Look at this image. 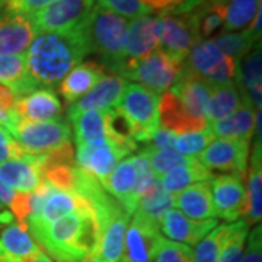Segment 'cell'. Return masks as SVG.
Returning <instances> with one entry per match:
<instances>
[{"mask_svg":"<svg viewBox=\"0 0 262 262\" xmlns=\"http://www.w3.org/2000/svg\"><path fill=\"white\" fill-rule=\"evenodd\" d=\"M88 54L82 25H79L69 32H39L29 46L25 61L29 76L39 86H54Z\"/></svg>","mask_w":262,"mask_h":262,"instance_id":"cell-1","label":"cell"},{"mask_svg":"<svg viewBox=\"0 0 262 262\" xmlns=\"http://www.w3.org/2000/svg\"><path fill=\"white\" fill-rule=\"evenodd\" d=\"M28 232L56 262H86L99 241L96 213H72Z\"/></svg>","mask_w":262,"mask_h":262,"instance_id":"cell-2","label":"cell"},{"mask_svg":"<svg viewBox=\"0 0 262 262\" xmlns=\"http://www.w3.org/2000/svg\"><path fill=\"white\" fill-rule=\"evenodd\" d=\"M127 27V19L98 5H95L83 20L82 32L89 54H99L105 70L111 72L122 58Z\"/></svg>","mask_w":262,"mask_h":262,"instance_id":"cell-3","label":"cell"},{"mask_svg":"<svg viewBox=\"0 0 262 262\" xmlns=\"http://www.w3.org/2000/svg\"><path fill=\"white\" fill-rule=\"evenodd\" d=\"M91 201L99 223V241L86 262H118L131 215L105 189Z\"/></svg>","mask_w":262,"mask_h":262,"instance_id":"cell-4","label":"cell"},{"mask_svg":"<svg viewBox=\"0 0 262 262\" xmlns=\"http://www.w3.org/2000/svg\"><path fill=\"white\" fill-rule=\"evenodd\" d=\"M159 95L153 94L137 83H127L117 110L130 125L134 141L147 143L160 127Z\"/></svg>","mask_w":262,"mask_h":262,"instance_id":"cell-5","label":"cell"},{"mask_svg":"<svg viewBox=\"0 0 262 262\" xmlns=\"http://www.w3.org/2000/svg\"><path fill=\"white\" fill-rule=\"evenodd\" d=\"M182 64L169 57L165 51L156 50L143 60L124 63L114 75L139 82L140 86L156 95H163L177 82Z\"/></svg>","mask_w":262,"mask_h":262,"instance_id":"cell-6","label":"cell"},{"mask_svg":"<svg viewBox=\"0 0 262 262\" xmlns=\"http://www.w3.org/2000/svg\"><path fill=\"white\" fill-rule=\"evenodd\" d=\"M10 134L29 155L41 156L70 141L72 130L69 121L63 118L44 122L20 120Z\"/></svg>","mask_w":262,"mask_h":262,"instance_id":"cell-7","label":"cell"},{"mask_svg":"<svg viewBox=\"0 0 262 262\" xmlns=\"http://www.w3.org/2000/svg\"><path fill=\"white\" fill-rule=\"evenodd\" d=\"M96 0H53L29 18L37 32H69L83 24Z\"/></svg>","mask_w":262,"mask_h":262,"instance_id":"cell-8","label":"cell"},{"mask_svg":"<svg viewBox=\"0 0 262 262\" xmlns=\"http://www.w3.org/2000/svg\"><path fill=\"white\" fill-rule=\"evenodd\" d=\"M163 239L159 226L134 211L118 262H153Z\"/></svg>","mask_w":262,"mask_h":262,"instance_id":"cell-9","label":"cell"},{"mask_svg":"<svg viewBox=\"0 0 262 262\" xmlns=\"http://www.w3.org/2000/svg\"><path fill=\"white\" fill-rule=\"evenodd\" d=\"M159 18L156 16H139L131 20L127 27L125 42L122 50V58L113 67V73L124 63H134L159 50Z\"/></svg>","mask_w":262,"mask_h":262,"instance_id":"cell-10","label":"cell"},{"mask_svg":"<svg viewBox=\"0 0 262 262\" xmlns=\"http://www.w3.org/2000/svg\"><path fill=\"white\" fill-rule=\"evenodd\" d=\"M211 196L215 215L229 223L245 217L246 213V189L244 178L236 173H225L211 179Z\"/></svg>","mask_w":262,"mask_h":262,"instance_id":"cell-11","label":"cell"},{"mask_svg":"<svg viewBox=\"0 0 262 262\" xmlns=\"http://www.w3.org/2000/svg\"><path fill=\"white\" fill-rule=\"evenodd\" d=\"M249 143L229 139L213 140L196 158L208 170H223L244 178L248 169Z\"/></svg>","mask_w":262,"mask_h":262,"instance_id":"cell-12","label":"cell"},{"mask_svg":"<svg viewBox=\"0 0 262 262\" xmlns=\"http://www.w3.org/2000/svg\"><path fill=\"white\" fill-rule=\"evenodd\" d=\"M72 213H95L94 203L80 194L53 187L39 208V213L27 220V227L28 230L38 229Z\"/></svg>","mask_w":262,"mask_h":262,"instance_id":"cell-13","label":"cell"},{"mask_svg":"<svg viewBox=\"0 0 262 262\" xmlns=\"http://www.w3.org/2000/svg\"><path fill=\"white\" fill-rule=\"evenodd\" d=\"M159 39L162 51L184 64L196 41L187 13H163L159 16Z\"/></svg>","mask_w":262,"mask_h":262,"instance_id":"cell-14","label":"cell"},{"mask_svg":"<svg viewBox=\"0 0 262 262\" xmlns=\"http://www.w3.org/2000/svg\"><path fill=\"white\" fill-rule=\"evenodd\" d=\"M127 86V80L117 75L106 73L99 79V82L94 88L77 99L75 103L69 105L67 115L69 118H73L79 114L94 110H113L117 108L121 101L122 92Z\"/></svg>","mask_w":262,"mask_h":262,"instance_id":"cell-15","label":"cell"},{"mask_svg":"<svg viewBox=\"0 0 262 262\" xmlns=\"http://www.w3.org/2000/svg\"><path fill=\"white\" fill-rule=\"evenodd\" d=\"M234 84L239 89L244 105L261 110L262 103V50L258 41L252 50L237 61Z\"/></svg>","mask_w":262,"mask_h":262,"instance_id":"cell-16","label":"cell"},{"mask_svg":"<svg viewBox=\"0 0 262 262\" xmlns=\"http://www.w3.org/2000/svg\"><path fill=\"white\" fill-rule=\"evenodd\" d=\"M215 226H219L217 219L192 220L185 214H182L177 208H170L163 215L159 225V230L160 233L168 237V241L187 245V246H195Z\"/></svg>","mask_w":262,"mask_h":262,"instance_id":"cell-17","label":"cell"},{"mask_svg":"<svg viewBox=\"0 0 262 262\" xmlns=\"http://www.w3.org/2000/svg\"><path fill=\"white\" fill-rule=\"evenodd\" d=\"M130 153L128 149L114 144L111 141L102 146H77L76 162L77 168L102 182L113 172L118 160L124 159Z\"/></svg>","mask_w":262,"mask_h":262,"instance_id":"cell-18","label":"cell"},{"mask_svg":"<svg viewBox=\"0 0 262 262\" xmlns=\"http://www.w3.org/2000/svg\"><path fill=\"white\" fill-rule=\"evenodd\" d=\"M37 35L28 15L6 13L0 18V56H24Z\"/></svg>","mask_w":262,"mask_h":262,"instance_id":"cell-19","label":"cell"},{"mask_svg":"<svg viewBox=\"0 0 262 262\" xmlns=\"http://www.w3.org/2000/svg\"><path fill=\"white\" fill-rule=\"evenodd\" d=\"M0 181L19 192H34L44 181L41 156L28 155L22 159H12L0 165Z\"/></svg>","mask_w":262,"mask_h":262,"instance_id":"cell-20","label":"cell"},{"mask_svg":"<svg viewBox=\"0 0 262 262\" xmlns=\"http://www.w3.org/2000/svg\"><path fill=\"white\" fill-rule=\"evenodd\" d=\"M15 110L24 121L44 122L57 120L63 113V105L53 89L41 88L18 98Z\"/></svg>","mask_w":262,"mask_h":262,"instance_id":"cell-21","label":"cell"},{"mask_svg":"<svg viewBox=\"0 0 262 262\" xmlns=\"http://www.w3.org/2000/svg\"><path fill=\"white\" fill-rule=\"evenodd\" d=\"M169 91L178 96L179 101L184 103L191 115L204 118V110L208 96L211 94V84L206 79L196 76L182 64L177 82L172 84Z\"/></svg>","mask_w":262,"mask_h":262,"instance_id":"cell-22","label":"cell"},{"mask_svg":"<svg viewBox=\"0 0 262 262\" xmlns=\"http://www.w3.org/2000/svg\"><path fill=\"white\" fill-rule=\"evenodd\" d=\"M159 122L162 128L172 131L177 136L207 128L206 120L191 115L178 96L170 91L165 92L159 99Z\"/></svg>","mask_w":262,"mask_h":262,"instance_id":"cell-23","label":"cell"},{"mask_svg":"<svg viewBox=\"0 0 262 262\" xmlns=\"http://www.w3.org/2000/svg\"><path fill=\"white\" fill-rule=\"evenodd\" d=\"M108 73L101 61L86 60L72 69L64 79L60 82L58 92L66 99L69 105L75 103L77 99L88 94L99 79Z\"/></svg>","mask_w":262,"mask_h":262,"instance_id":"cell-24","label":"cell"},{"mask_svg":"<svg viewBox=\"0 0 262 262\" xmlns=\"http://www.w3.org/2000/svg\"><path fill=\"white\" fill-rule=\"evenodd\" d=\"M44 252L29 234L28 229L10 223L0 233V262H24Z\"/></svg>","mask_w":262,"mask_h":262,"instance_id":"cell-25","label":"cell"},{"mask_svg":"<svg viewBox=\"0 0 262 262\" xmlns=\"http://www.w3.org/2000/svg\"><path fill=\"white\" fill-rule=\"evenodd\" d=\"M136 178V168L133 163V158L130 156L128 159L120 162L113 169V172L101 182L103 189L114 196L130 215L137 208V204L134 201Z\"/></svg>","mask_w":262,"mask_h":262,"instance_id":"cell-26","label":"cell"},{"mask_svg":"<svg viewBox=\"0 0 262 262\" xmlns=\"http://www.w3.org/2000/svg\"><path fill=\"white\" fill-rule=\"evenodd\" d=\"M173 206L178 207L182 214L192 220H207L217 217L211 196L210 181L196 182L178 192L177 195H173Z\"/></svg>","mask_w":262,"mask_h":262,"instance_id":"cell-27","label":"cell"},{"mask_svg":"<svg viewBox=\"0 0 262 262\" xmlns=\"http://www.w3.org/2000/svg\"><path fill=\"white\" fill-rule=\"evenodd\" d=\"M256 111L248 105H242L237 111H234L230 115L219 121L211 122L208 128L214 137L251 143V139L255 133Z\"/></svg>","mask_w":262,"mask_h":262,"instance_id":"cell-28","label":"cell"},{"mask_svg":"<svg viewBox=\"0 0 262 262\" xmlns=\"http://www.w3.org/2000/svg\"><path fill=\"white\" fill-rule=\"evenodd\" d=\"M106 120L108 110L86 111L70 118L75 130L76 146H102L108 143Z\"/></svg>","mask_w":262,"mask_h":262,"instance_id":"cell-29","label":"cell"},{"mask_svg":"<svg viewBox=\"0 0 262 262\" xmlns=\"http://www.w3.org/2000/svg\"><path fill=\"white\" fill-rule=\"evenodd\" d=\"M246 213L248 226L259 225L262 217V146H253L246 184Z\"/></svg>","mask_w":262,"mask_h":262,"instance_id":"cell-30","label":"cell"},{"mask_svg":"<svg viewBox=\"0 0 262 262\" xmlns=\"http://www.w3.org/2000/svg\"><path fill=\"white\" fill-rule=\"evenodd\" d=\"M196 41L208 39L215 31L223 27L226 16V2L204 0L195 9L187 13Z\"/></svg>","mask_w":262,"mask_h":262,"instance_id":"cell-31","label":"cell"},{"mask_svg":"<svg viewBox=\"0 0 262 262\" xmlns=\"http://www.w3.org/2000/svg\"><path fill=\"white\" fill-rule=\"evenodd\" d=\"M0 84L10 88L16 98L35 91L39 86L29 76L25 56H0Z\"/></svg>","mask_w":262,"mask_h":262,"instance_id":"cell-32","label":"cell"},{"mask_svg":"<svg viewBox=\"0 0 262 262\" xmlns=\"http://www.w3.org/2000/svg\"><path fill=\"white\" fill-rule=\"evenodd\" d=\"M242 105L244 101L236 84H214L211 86V94L207 101L204 118L207 122L211 124L237 111Z\"/></svg>","mask_w":262,"mask_h":262,"instance_id":"cell-33","label":"cell"},{"mask_svg":"<svg viewBox=\"0 0 262 262\" xmlns=\"http://www.w3.org/2000/svg\"><path fill=\"white\" fill-rule=\"evenodd\" d=\"M214 178L213 172L204 168L198 160L192 165L187 166H179V168L169 170L165 177L159 179V184L162 188L172 194L177 195L178 192L184 191L185 188L194 185L196 182H207Z\"/></svg>","mask_w":262,"mask_h":262,"instance_id":"cell-34","label":"cell"},{"mask_svg":"<svg viewBox=\"0 0 262 262\" xmlns=\"http://www.w3.org/2000/svg\"><path fill=\"white\" fill-rule=\"evenodd\" d=\"M225 57L211 39H201L194 42L184 61V66L196 76L206 79L225 60Z\"/></svg>","mask_w":262,"mask_h":262,"instance_id":"cell-35","label":"cell"},{"mask_svg":"<svg viewBox=\"0 0 262 262\" xmlns=\"http://www.w3.org/2000/svg\"><path fill=\"white\" fill-rule=\"evenodd\" d=\"M173 206V195L166 192L159 184V179L140 196L136 211L149 219L151 223L160 225L163 215Z\"/></svg>","mask_w":262,"mask_h":262,"instance_id":"cell-36","label":"cell"},{"mask_svg":"<svg viewBox=\"0 0 262 262\" xmlns=\"http://www.w3.org/2000/svg\"><path fill=\"white\" fill-rule=\"evenodd\" d=\"M233 230V223L215 226L214 229L207 233L194 249V259L192 262H217L222 251L225 248L229 236Z\"/></svg>","mask_w":262,"mask_h":262,"instance_id":"cell-37","label":"cell"},{"mask_svg":"<svg viewBox=\"0 0 262 262\" xmlns=\"http://www.w3.org/2000/svg\"><path fill=\"white\" fill-rule=\"evenodd\" d=\"M262 6V0H226V16L223 29L239 31L246 29Z\"/></svg>","mask_w":262,"mask_h":262,"instance_id":"cell-38","label":"cell"},{"mask_svg":"<svg viewBox=\"0 0 262 262\" xmlns=\"http://www.w3.org/2000/svg\"><path fill=\"white\" fill-rule=\"evenodd\" d=\"M211 41L214 42V46L220 50V53L223 56L230 57L236 61H239L261 39L255 37L249 29H245V31H241V32L220 34Z\"/></svg>","mask_w":262,"mask_h":262,"instance_id":"cell-39","label":"cell"},{"mask_svg":"<svg viewBox=\"0 0 262 262\" xmlns=\"http://www.w3.org/2000/svg\"><path fill=\"white\" fill-rule=\"evenodd\" d=\"M139 151L147 156L151 170H153L155 177L158 179L165 177L172 169L192 165L198 160L196 158H192V156L179 155L175 150H160V151H141V150H139Z\"/></svg>","mask_w":262,"mask_h":262,"instance_id":"cell-40","label":"cell"},{"mask_svg":"<svg viewBox=\"0 0 262 262\" xmlns=\"http://www.w3.org/2000/svg\"><path fill=\"white\" fill-rule=\"evenodd\" d=\"M249 226L245 220L233 222V230L229 236L225 248L222 251V255L217 262H241L244 256L245 244L248 237Z\"/></svg>","mask_w":262,"mask_h":262,"instance_id":"cell-41","label":"cell"},{"mask_svg":"<svg viewBox=\"0 0 262 262\" xmlns=\"http://www.w3.org/2000/svg\"><path fill=\"white\" fill-rule=\"evenodd\" d=\"M213 140H214V136L210 131V128L207 127L201 131H194V133L177 136L173 150H177V153H179V155L194 158V155L201 153Z\"/></svg>","mask_w":262,"mask_h":262,"instance_id":"cell-42","label":"cell"},{"mask_svg":"<svg viewBox=\"0 0 262 262\" xmlns=\"http://www.w3.org/2000/svg\"><path fill=\"white\" fill-rule=\"evenodd\" d=\"M42 175L51 187L61 189V191L75 192L77 179H79V168L69 166V165L53 166V168L46 169Z\"/></svg>","mask_w":262,"mask_h":262,"instance_id":"cell-43","label":"cell"},{"mask_svg":"<svg viewBox=\"0 0 262 262\" xmlns=\"http://www.w3.org/2000/svg\"><path fill=\"white\" fill-rule=\"evenodd\" d=\"M16 95L12 92V89L0 84V127L6 128L12 133L16 124L20 121V118L16 114Z\"/></svg>","mask_w":262,"mask_h":262,"instance_id":"cell-44","label":"cell"},{"mask_svg":"<svg viewBox=\"0 0 262 262\" xmlns=\"http://www.w3.org/2000/svg\"><path fill=\"white\" fill-rule=\"evenodd\" d=\"M194 249L187 245L163 239L153 262H192Z\"/></svg>","mask_w":262,"mask_h":262,"instance_id":"cell-45","label":"cell"},{"mask_svg":"<svg viewBox=\"0 0 262 262\" xmlns=\"http://www.w3.org/2000/svg\"><path fill=\"white\" fill-rule=\"evenodd\" d=\"M96 5L111 10L122 18H139L149 13L140 0H96Z\"/></svg>","mask_w":262,"mask_h":262,"instance_id":"cell-46","label":"cell"},{"mask_svg":"<svg viewBox=\"0 0 262 262\" xmlns=\"http://www.w3.org/2000/svg\"><path fill=\"white\" fill-rule=\"evenodd\" d=\"M29 153L24 149L13 136L3 127H0V165L12 159H22Z\"/></svg>","mask_w":262,"mask_h":262,"instance_id":"cell-47","label":"cell"},{"mask_svg":"<svg viewBox=\"0 0 262 262\" xmlns=\"http://www.w3.org/2000/svg\"><path fill=\"white\" fill-rule=\"evenodd\" d=\"M244 256L241 262H262V227L258 225L246 237Z\"/></svg>","mask_w":262,"mask_h":262,"instance_id":"cell-48","label":"cell"},{"mask_svg":"<svg viewBox=\"0 0 262 262\" xmlns=\"http://www.w3.org/2000/svg\"><path fill=\"white\" fill-rule=\"evenodd\" d=\"M53 0H3V9L6 13H19L31 16L37 10L42 9Z\"/></svg>","mask_w":262,"mask_h":262,"instance_id":"cell-49","label":"cell"},{"mask_svg":"<svg viewBox=\"0 0 262 262\" xmlns=\"http://www.w3.org/2000/svg\"><path fill=\"white\" fill-rule=\"evenodd\" d=\"M177 140V134L165 128H158L150 137V140L146 144V147L141 151H160V150H173Z\"/></svg>","mask_w":262,"mask_h":262,"instance_id":"cell-50","label":"cell"},{"mask_svg":"<svg viewBox=\"0 0 262 262\" xmlns=\"http://www.w3.org/2000/svg\"><path fill=\"white\" fill-rule=\"evenodd\" d=\"M141 5L149 12H159V13H177L184 0H140Z\"/></svg>","mask_w":262,"mask_h":262,"instance_id":"cell-51","label":"cell"},{"mask_svg":"<svg viewBox=\"0 0 262 262\" xmlns=\"http://www.w3.org/2000/svg\"><path fill=\"white\" fill-rule=\"evenodd\" d=\"M13 195H15V191L0 181V204L5 207H9L12 200H13Z\"/></svg>","mask_w":262,"mask_h":262,"instance_id":"cell-52","label":"cell"},{"mask_svg":"<svg viewBox=\"0 0 262 262\" xmlns=\"http://www.w3.org/2000/svg\"><path fill=\"white\" fill-rule=\"evenodd\" d=\"M13 222H15V219H13L12 213H10L6 207L0 204V229L5 227V226H9L10 223H13Z\"/></svg>","mask_w":262,"mask_h":262,"instance_id":"cell-53","label":"cell"},{"mask_svg":"<svg viewBox=\"0 0 262 262\" xmlns=\"http://www.w3.org/2000/svg\"><path fill=\"white\" fill-rule=\"evenodd\" d=\"M204 0H184V5L181 6V9L177 13H188L192 9H195L198 5H201Z\"/></svg>","mask_w":262,"mask_h":262,"instance_id":"cell-54","label":"cell"},{"mask_svg":"<svg viewBox=\"0 0 262 262\" xmlns=\"http://www.w3.org/2000/svg\"><path fill=\"white\" fill-rule=\"evenodd\" d=\"M24 262H54V261H53V259H51L46 252H41L38 256H35V258H31V259H28V261H24Z\"/></svg>","mask_w":262,"mask_h":262,"instance_id":"cell-55","label":"cell"},{"mask_svg":"<svg viewBox=\"0 0 262 262\" xmlns=\"http://www.w3.org/2000/svg\"><path fill=\"white\" fill-rule=\"evenodd\" d=\"M3 9V0H0V12Z\"/></svg>","mask_w":262,"mask_h":262,"instance_id":"cell-56","label":"cell"},{"mask_svg":"<svg viewBox=\"0 0 262 262\" xmlns=\"http://www.w3.org/2000/svg\"><path fill=\"white\" fill-rule=\"evenodd\" d=\"M207 2H226V0H207Z\"/></svg>","mask_w":262,"mask_h":262,"instance_id":"cell-57","label":"cell"}]
</instances>
